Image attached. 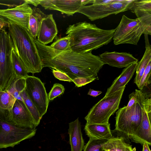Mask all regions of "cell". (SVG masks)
I'll return each instance as SVG.
<instances>
[{
  "label": "cell",
  "mask_w": 151,
  "mask_h": 151,
  "mask_svg": "<svg viewBox=\"0 0 151 151\" xmlns=\"http://www.w3.org/2000/svg\"><path fill=\"white\" fill-rule=\"evenodd\" d=\"M35 42L40 56L42 67H48L65 73L72 80L98 74L105 64L99 56L91 52L79 53L72 50L62 51L44 45L36 39Z\"/></svg>",
  "instance_id": "cell-1"
},
{
  "label": "cell",
  "mask_w": 151,
  "mask_h": 151,
  "mask_svg": "<svg viewBox=\"0 0 151 151\" xmlns=\"http://www.w3.org/2000/svg\"><path fill=\"white\" fill-rule=\"evenodd\" d=\"M115 31V29H104L85 21L70 25L65 34L70 38L71 50L83 53L91 52L109 43Z\"/></svg>",
  "instance_id": "cell-2"
},
{
  "label": "cell",
  "mask_w": 151,
  "mask_h": 151,
  "mask_svg": "<svg viewBox=\"0 0 151 151\" xmlns=\"http://www.w3.org/2000/svg\"><path fill=\"white\" fill-rule=\"evenodd\" d=\"M8 22L9 23L8 32L13 47L28 73L34 74L40 72L42 68L35 39L28 30Z\"/></svg>",
  "instance_id": "cell-3"
},
{
  "label": "cell",
  "mask_w": 151,
  "mask_h": 151,
  "mask_svg": "<svg viewBox=\"0 0 151 151\" xmlns=\"http://www.w3.org/2000/svg\"><path fill=\"white\" fill-rule=\"evenodd\" d=\"M143 34L151 35V14L135 19L124 15L115 29L112 39L115 45H137Z\"/></svg>",
  "instance_id": "cell-4"
},
{
  "label": "cell",
  "mask_w": 151,
  "mask_h": 151,
  "mask_svg": "<svg viewBox=\"0 0 151 151\" xmlns=\"http://www.w3.org/2000/svg\"><path fill=\"white\" fill-rule=\"evenodd\" d=\"M136 102L129 109L125 106L120 108L116 113L115 130L127 138L130 137L137 130L142 120V104L147 98L140 90L135 89Z\"/></svg>",
  "instance_id": "cell-5"
},
{
  "label": "cell",
  "mask_w": 151,
  "mask_h": 151,
  "mask_svg": "<svg viewBox=\"0 0 151 151\" xmlns=\"http://www.w3.org/2000/svg\"><path fill=\"white\" fill-rule=\"evenodd\" d=\"M133 1V0H92L91 5L82 6L77 12L84 14L90 20L93 21L130 10Z\"/></svg>",
  "instance_id": "cell-6"
},
{
  "label": "cell",
  "mask_w": 151,
  "mask_h": 151,
  "mask_svg": "<svg viewBox=\"0 0 151 151\" xmlns=\"http://www.w3.org/2000/svg\"><path fill=\"white\" fill-rule=\"evenodd\" d=\"M125 86L108 96H104L94 105L85 117L86 124H106L119 109Z\"/></svg>",
  "instance_id": "cell-7"
},
{
  "label": "cell",
  "mask_w": 151,
  "mask_h": 151,
  "mask_svg": "<svg viewBox=\"0 0 151 151\" xmlns=\"http://www.w3.org/2000/svg\"><path fill=\"white\" fill-rule=\"evenodd\" d=\"M13 48L8 32L0 31V91H6L15 80L12 58Z\"/></svg>",
  "instance_id": "cell-8"
},
{
  "label": "cell",
  "mask_w": 151,
  "mask_h": 151,
  "mask_svg": "<svg viewBox=\"0 0 151 151\" xmlns=\"http://www.w3.org/2000/svg\"><path fill=\"white\" fill-rule=\"evenodd\" d=\"M37 129L18 127L0 119V149L13 147L34 136Z\"/></svg>",
  "instance_id": "cell-9"
},
{
  "label": "cell",
  "mask_w": 151,
  "mask_h": 151,
  "mask_svg": "<svg viewBox=\"0 0 151 151\" xmlns=\"http://www.w3.org/2000/svg\"><path fill=\"white\" fill-rule=\"evenodd\" d=\"M25 80L24 90L42 118L46 113L49 102L44 84L34 76H28Z\"/></svg>",
  "instance_id": "cell-10"
},
{
  "label": "cell",
  "mask_w": 151,
  "mask_h": 151,
  "mask_svg": "<svg viewBox=\"0 0 151 151\" xmlns=\"http://www.w3.org/2000/svg\"><path fill=\"white\" fill-rule=\"evenodd\" d=\"M142 120L141 124L130 137L131 140L142 146L146 143L151 145V99L146 98L142 104Z\"/></svg>",
  "instance_id": "cell-11"
},
{
  "label": "cell",
  "mask_w": 151,
  "mask_h": 151,
  "mask_svg": "<svg viewBox=\"0 0 151 151\" xmlns=\"http://www.w3.org/2000/svg\"><path fill=\"white\" fill-rule=\"evenodd\" d=\"M91 3L92 0H39V5L45 9L58 11L68 16H73L82 6Z\"/></svg>",
  "instance_id": "cell-12"
},
{
  "label": "cell",
  "mask_w": 151,
  "mask_h": 151,
  "mask_svg": "<svg viewBox=\"0 0 151 151\" xmlns=\"http://www.w3.org/2000/svg\"><path fill=\"white\" fill-rule=\"evenodd\" d=\"M18 127L36 128L32 117L23 101L16 99L6 121Z\"/></svg>",
  "instance_id": "cell-13"
},
{
  "label": "cell",
  "mask_w": 151,
  "mask_h": 151,
  "mask_svg": "<svg viewBox=\"0 0 151 151\" xmlns=\"http://www.w3.org/2000/svg\"><path fill=\"white\" fill-rule=\"evenodd\" d=\"M32 11V9L24 1L14 8L0 9V16L28 30L29 19Z\"/></svg>",
  "instance_id": "cell-14"
},
{
  "label": "cell",
  "mask_w": 151,
  "mask_h": 151,
  "mask_svg": "<svg viewBox=\"0 0 151 151\" xmlns=\"http://www.w3.org/2000/svg\"><path fill=\"white\" fill-rule=\"evenodd\" d=\"M101 60L109 65L122 68L138 62V60L129 53L106 51L99 55Z\"/></svg>",
  "instance_id": "cell-15"
},
{
  "label": "cell",
  "mask_w": 151,
  "mask_h": 151,
  "mask_svg": "<svg viewBox=\"0 0 151 151\" xmlns=\"http://www.w3.org/2000/svg\"><path fill=\"white\" fill-rule=\"evenodd\" d=\"M58 33V29L53 15H47L40 24L37 40L42 44L46 45L52 42Z\"/></svg>",
  "instance_id": "cell-16"
},
{
  "label": "cell",
  "mask_w": 151,
  "mask_h": 151,
  "mask_svg": "<svg viewBox=\"0 0 151 151\" xmlns=\"http://www.w3.org/2000/svg\"><path fill=\"white\" fill-rule=\"evenodd\" d=\"M137 64V62L135 63L125 67L108 88L105 96H109L125 86L136 71Z\"/></svg>",
  "instance_id": "cell-17"
},
{
  "label": "cell",
  "mask_w": 151,
  "mask_h": 151,
  "mask_svg": "<svg viewBox=\"0 0 151 151\" xmlns=\"http://www.w3.org/2000/svg\"><path fill=\"white\" fill-rule=\"evenodd\" d=\"M68 134L71 151H82L84 147L81 123L78 117L69 124Z\"/></svg>",
  "instance_id": "cell-18"
},
{
  "label": "cell",
  "mask_w": 151,
  "mask_h": 151,
  "mask_svg": "<svg viewBox=\"0 0 151 151\" xmlns=\"http://www.w3.org/2000/svg\"><path fill=\"white\" fill-rule=\"evenodd\" d=\"M84 129L90 138L109 139L112 137L110 124H86Z\"/></svg>",
  "instance_id": "cell-19"
},
{
  "label": "cell",
  "mask_w": 151,
  "mask_h": 151,
  "mask_svg": "<svg viewBox=\"0 0 151 151\" xmlns=\"http://www.w3.org/2000/svg\"><path fill=\"white\" fill-rule=\"evenodd\" d=\"M144 35L145 50L142 59L137 62L135 77L134 79V82L137 87L147 65L149 62L151 60V46L149 43L148 35Z\"/></svg>",
  "instance_id": "cell-20"
},
{
  "label": "cell",
  "mask_w": 151,
  "mask_h": 151,
  "mask_svg": "<svg viewBox=\"0 0 151 151\" xmlns=\"http://www.w3.org/2000/svg\"><path fill=\"white\" fill-rule=\"evenodd\" d=\"M103 147L105 151H134L132 145L122 137L112 136L103 145Z\"/></svg>",
  "instance_id": "cell-21"
},
{
  "label": "cell",
  "mask_w": 151,
  "mask_h": 151,
  "mask_svg": "<svg viewBox=\"0 0 151 151\" xmlns=\"http://www.w3.org/2000/svg\"><path fill=\"white\" fill-rule=\"evenodd\" d=\"M32 9L29 21L28 31L33 38L36 39L40 24L47 16L39 8L35 7Z\"/></svg>",
  "instance_id": "cell-22"
},
{
  "label": "cell",
  "mask_w": 151,
  "mask_h": 151,
  "mask_svg": "<svg viewBox=\"0 0 151 151\" xmlns=\"http://www.w3.org/2000/svg\"><path fill=\"white\" fill-rule=\"evenodd\" d=\"M130 10L135 14L137 18L151 14V0H133Z\"/></svg>",
  "instance_id": "cell-23"
},
{
  "label": "cell",
  "mask_w": 151,
  "mask_h": 151,
  "mask_svg": "<svg viewBox=\"0 0 151 151\" xmlns=\"http://www.w3.org/2000/svg\"><path fill=\"white\" fill-rule=\"evenodd\" d=\"M12 58L13 68L16 76L25 79L28 76V73L13 47L12 51Z\"/></svg>",
  "instance_id": "cell-24"
},
{
  "label": "cell",
  "mask_w": 151,
  "mask_h": 151,
  "mask_svg": "<svg viewBox=\"0 0 151 151\" xmlns=\"http://www.w3.org/2000/svg\"><path fill=\"white\" fill-rule=\"evenodd\" d=\"M25 86V79L16 76L15 80L6 90L16 99L23 101L21 95L22 92Z\"/></svg>",
  "instance_id": "cell-25"
},
{
  "label": "cell",
  "mask_w": 151,
  "mask_h": 151,
  "mask_svg": "<svg viewBox=\"0 0 151 151\" xmlns=\"http://www.w3.org/2000/svg\"><path fill=\"white\" fill-rule=\"evenodd\" d=\"M21 94L23 102L32 117L34 127L36 128L40 124L42 118L37 109L28 96L24 89Z\"/></svg>",
  "instance_id": "cell-26"
},
{
  "label": "cell",
  "mask_w": 151,
  "mask_h": 151,
  "mask_svg": "<svg viewBox=\"0 0 151 151\" xmlns=\"http://www.w3.org/2000/svg\"><path fill=\"white\" fill-rule=\"evenodd\" d=\"M16 99L6 91H0V107L2 109L10 111Z\"/></svg>",
  "instance_id": "cell-27"
},
{
  "label": "cell",
  "mask_w": 151,
  "mask_h": 151,
  "mask_svg": "<svg viewBox=\"0 0 151 151\" xmlns=\"http://www.w3.org/2000/svg\"><path fill=\"white\" fill-rule=\"evenodd\" d=\"M108 139L90 138L84 146L83 151H105L103 148V145Z\"/></svg>",
  "instance_id": "cell-28"
},
{
  "label": "cell",
  "mask_w": 151,
  "mask_h": 151,
  "mask_svg": "<svg viewBox=\"0 0 151 151\" xmlns=\"http://www.w3.org/2000/svg\"><path fill=\"white\" fill-rule=\"evenodd\" d=\"M70 43V38L67 36L57 39L50 46L57 50L66 51L71 50Z\"/></svg>",
  "instance_id": "cell-29"
},
{
  "label": "cell",
  "mask_w": 151,
  "mask_h": 151,
  "mask_svg": "<svg viewBox=\"0 0 151 151\" xmlns=\"http://www.w3.org/2000/svg\"><path fill=\"white\" fill-rule=\"evenodd\" d=\"M151 66V60L149 62L140 81L138 87L140 90H142L150 83Z\"/></svg>",
  "instance_id": "cell-30"
},
{
  "label": "cell",
  "mask_w": 151,
  "mask_h": 151,
  "mask_svg": "<svg viewBox=\"0 0 151 151\" xmlns=\"http://www.w3.org/2000/svg\"><path fill=\"white\" fill-rule=\"evenodd\" d=\"M65 90V88L62 84L57 83L54 84L48 94L49 101L63 94Z\"/></svg>",
  "instance_id": "cell-31"
},
{
  "label": "cell",
  "mask_w": 151,
  "mask_h": 151,
  "mask_svg": "<svg viewBox=\"0 0 151 151\" xmlns=\"http://www.w3.org/2000/svg\"><path fill=\"white\" fill-rule=\"evenodd\" d=\"M98 77L93 75L86 77H77L73 80V82L78 87H82L91 82L96 79H98Z\"/></svg>",
  "instance_id": "cell-32"
},
{
  "label": "cell",
  "mask_w": 151,
  "mask_h": 151,
  "mask_svg": "<svg viewBox=\"0 0 151 151\" xmlns=\"http://www.w3.org/2000/svg\"><path fill=\"white\" fill-rule=\"evenodd\" d=\"M52 73L55 78L60 81L73 82V80L70 78L65 73L58 70L52 69Z\"/></svg>",
  "instance_id": "cell-33"
},
{
  "label": "cell",
  "mask_w": 151,
  "mask_h": 151,
  "mask_svg": "<svg viewBox=\"0 0 151 151\" xmlns=\"http://www.w3.org/2000/svg\"><path fill=\"white\" fill-rule=\"evenodd\" d=\"M136 101V92L134 91L129 95V101L127 105L126 106V109H128L130 108Z\"/></svg>",
  "instance_id": "cell-34"
},
{
  "label": "cell",
  "mask_w": 151,
  "mask_h": 151,
  "mask_svg": "<svg viewBox=\"0 0 151 151\" xmlns=\"http://www.w3.org/2000/svg\"><path fill=\"white\" fill-rule=\"evenodd\" d=\"M8 114V111H5L0 107V119L6 121Z\"/></svg>",
  "instance_id": "cell-35"
},
{
  "label": "cell",
  "mask_w": 151,
  "mask_h": 151,
  "mask_svg": "<svg viewBox=\"0 0 151 151\" xmlns=\"http://www.w3.org/2000/svg\"><path fill=\"white\" fill-rule=\"evenodd\" d=\"M102 93L101 91H95L93 89L90 88L88 93V95L95 97L100 94Z\"/></svg>",
  "instance_id": "cell-36"
},
{
  "label": "cell",
  "mask_w": 151,
  "mask_h": 151,
  "mask_svg": "<svg viewBox=\"0 0 151 151\" xmlns=\"http://www.w3.org/2000/svg\"><path fill=\"white\" fill-rule=\"evenodd\" d=\"M24 1L28 4H31L35 7L39 5V0H25Z\"/></svg>",
  "instance_id": "cell-37"
},
{
  "label": "cell",
  "mask_w": 151,
  "mask_h": 151,
  "mask_svg": "<svg viewBox=\"0 0 151 151\" xmlns=\"http://www.w3.org/2000/svg\"><path fill=\"white\" fill-rule=\"evenodd\" d=\"M9 22L8 21L4 22L0 20V31L5 28V27H8Z\"/></svg>",
  "instance_id": "cell-38"
},
{
  "label": "cell",
  "mask_w": 151,
  "mask_h": 151,
  "mask_svg": "<svg viewBox=\"0 0 151 151\" xmlns=\"http://www.w3.org/2000/svg\"><path fill=\"white\" fill-rule=\"evenodd\" d=\"M142 151H151L149 146L146 143H144L143 146Z\"/></svg>",
  "instance_id": "cell-39"
},
{
  "label": "cell",
  "mask_w": 151,
  "mask_h": 151,
  "mask_svg": "<svg viewBox=\"0 0 151 151\" xmlns=\"http://www.w3.org/2000/svg\"><path fill=\"white\" fill-rule=\"evenodd\" d=\"M0 20L3 21H4V22H6V21H7V20L6 19H5L4 17H3L0 16Z\"/></svg>",
  "instance_id": "cell-40"
},
{
  "label": "cell",
  "mask_w": 151,
  "mask_h": 151,
  "mask_svg": "<svg viewBox=\"0 0 151 151\" xmlns=\"http://www.w3.org/2000/svg\"></svg>",
  "instance_id": "cell-41"
}]
</instances>
